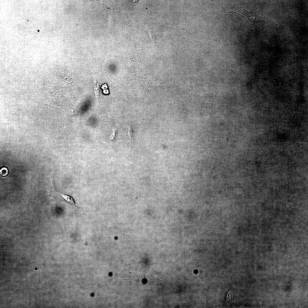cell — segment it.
Returning <instances> with one entry per match:
<instances>
[{
    "label": "cell",
    "instance_id": "obj_1",
    "mask_svg": "<svg viewBox=\"0 0 308 308\" xmlns=\"http://www.w3.org/2000/svg\"><path fill=\"white\" fill-rule=\"evenodd\" d=\"M116 123L114 121H106L100 124L98 127L97 139L99 145L102 147H113L117 133Z\"/></svg>",
    "mask_w": 308,
    "mask_h": 308
},
{
    "label": "cell",
    "instance_id": "obj_2",
    "mask_svg": "<svg viewBox=\"0 0 308 308\" xmlns=\"http://www.w3.org/2000/svg\"><path fill=\"white\" fill-rule=\"evenodd\" d=\"M126 126L124 139L131 148L137 145L139 136L140 125L139 122L131 117L128 114L125 115Z\"/></svg>",
    "mask_w": 308,
    "mask_h": 308
},
{
    "label": "cell",
    "instance_id": "obj_3",
    "mask_svg": "<svg viewBox=\"0 0 308 308\" xmlns=\"http://www.w3.org/2000/svg\"><path fill=\"white\" fill-rule=\"evenodd\" d=\"M240 13L234 12V13L241 16L246 19L248 23L262 24L270 19L266 17H263L259 15L255 11L247 10L242 7L240 8Z\"/></svg>",
    "mask_w": 308,
    "mask_h": 308
},
{
    "label": "cell",
    "instance_id": "obj_4",
    "mask_svg": "<svg viewBox=\"0 0 308 308\" xmlns=\"http://www.w3.org/2000/svg\"><path fill=\"white\" fill-rule=\"evenodd\" d=\"M60 194L65 200L69 203L71 205L75 207H78L75 205L74 200L71 196L66 194Z\"/></svg>",
    "mask_w": 308,
    "mask_h": 308
},
{
    "label": "cell",
    "instance_id": "obj_5",
    "mask_svg": "<svg viewBox=\"0 0 308 308\" xmlns=\"http://www.w3.org/2000/svg\"><path fill=\"white\" fill-rule=\"evenodd\" d=\"M0 174L3 176L6 175L8 173V171L7 168L5 167L2 168L0 170Z\"/></svg>",
    "mask_w": 308,
    "mask_h": 308
}]
</instances>
